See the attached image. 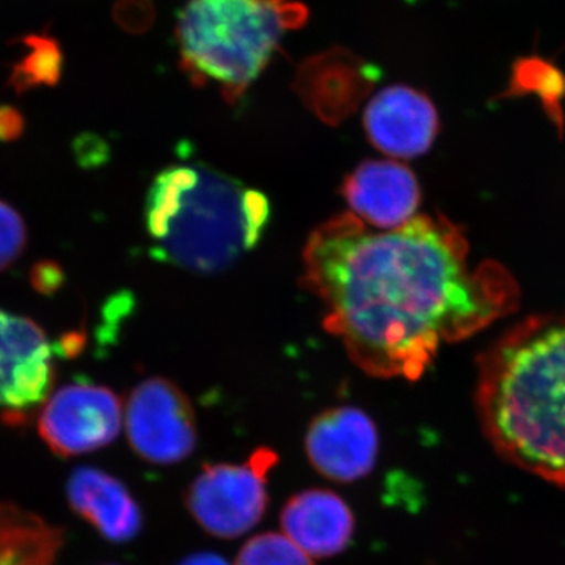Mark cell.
Masks as SVG:
<instances>
[{
  "instance_id": "cell-1",
  "label": "cell",
  "mask_w": 565,
  "mask_h": 565,
  "mask_svg": "<svg viewBox=\"0 0 565 565\" xmlns=\"http://www.w3.org/2000/svg\"><path fill=\"white\" fill-rule=\"evenodd\" d=\"M468 258L467 237L444 215L375 233L345 212L311 233L302 282L360 370L416 381L441 345L481 332L519 303L501 264L471 267Z\"/></svg>"
},
{
  "instance_id": "cell-2",
  "label": "cell",
  "mask_w": 565,
  "mask_h": 565,
  "mask_svg": "<svg viewBox=\"0 0 565 565\" xmlns=\"http://www.w3.org/2000/svg\"><path fill=\"white\" fill-rule=\"evenodd\" d=\"M479 419L508 462L565 487V315L516 323L479 356Z\"/></svg>"
},
{
  "instance_id": "cell-3",
  "label": "cell",
  "mask_w": 565,
  "mask_h": 565,
  "mask_svg": "<svg viewBox=\"0 0 565 565\" xmlns=\"http://www.w3.org/2000/svg\"><path fill=\"white\" fill-rule=\"evenodd\" d=\"M269 221L262 191L204 163L167 167L145 204L152 255L200 275L230 269L255 248Z\"/></svg>"
},
{
  "instance_id": "cell-4",
  "label": "cell",
  "mask_w": 565,
  "mask_h": 565,
  "mask_svg": "<svg viewBox=\"0 0 565 565\" xmlns=\"http://www.w3.org/2000/svg\"><path fill=\"white\" fill-rule=\"evenodd\" d=\"M282 0H188L177 22L181 68L236 102L280 46L291 25Z\"/></svg>"
},
{
  "instance_id": "cell-5",
  "label": "cell",
  "mask_w": 565,
  "mask_h": 565,
  "mask_svg": "<svg viewBox=\"0 0 565 565\" xmlns=\"http://www.w3.org/2000/svg\"><path fill=\"white\" fill-rule=\"evenodd\" d=\"M277 460L273 449L262 448L243 465H206L185 492L188 511L214 537H241L266 514V478Z\"/></svg>"
},
{
  "instance_id": "cell-6",
  "label": "cell",
  "mask_w": 565,
  "mask_h": 565,
  "mask_svg": "<svg viewBox=\"0 0 565 565\" xmlns=\"http://www.w3.org/2000/svg\"><path fill=\"white\" fill-rule=\"evenodd\" d=\"M126 437L140 459L152 465L182 462L196 446V416L191 399L169 379L152 377L129 394Z\"/></svg>"
},
{
  "instance_id": "cell-7",
  "label": "cell",
  "mask_w": 565,
  "mask_h": 565,
  "mask_svg": "<svg viewBox=\"0 0 565 565\" xmlns=\"http://www.w3.org/2000/svg\"><path fill=\"white\" fill-rule=\"evenodd\" d=\"M52 355L35 322L0 310V423L21 427L39 415L54 385Z\"/></svg>"
},
{
  "instance_id": "cell-8",
  "label": "cell",
  "mask_w": 565,
  "mask_h": 565,
  "mask_svg": "<svg viewBox=\"0 0 565 565\" xmlns=\"http://www.w3.org/2000/svg\"><path fill=\"white\" fill-rule=\"evenodd\" d=\"M120 397L106 386L65 385L39 412V434L52 455L77 457L106 448L120 434Z\"/></svg>"
},
{
  "instance_id": "cell-9",
  "label": "cell",
  "mask_w": 565,
  "mask_h": 565,
  "mask_svg": "<svg viewBox=\"0 0 565 565\" xmlns=\"http://www.w3.org/2000/svg\"><path fill=\"white\" fill-rule=\"evenodd\" d=\"M305 451L315 470L326 478L359 481L373 471L377 460V427L360 408H330L308 426Z\"/></svg>"
},
{
  "instance_id": "cell-10",
  "label": "cell",
  "mask_w": 565,
  "mask_h": 565,
  "mask_svg": "<svg viewBox=\"0 0 565 565\" xmlns=\"http://www.w3.org/2000/svg\"><path fill=\"white\" fill-rule=\"evenodd\" d=\"M363 122L371 143L399 159L426 154L440 131L434 103L423 92L405 85L379 92L367 104Z\"/></svg>"
},
{
  "instance_id": "cell-11",
  "label": "cell",
  "mask_w": 565,
  "mask_h": 565,
  "mask_svg": "<svg viewBox=\"0 0 565 565\" xmlns=\"http://www.w3.org/2000/svg\"><path fill=\"white\" fill-rule=\"evenodd\" d=\"M341 193L360 221L388 232L415 218L422 203L415 173L394 161L360 163L345 178Z\"/></svg>"
},
{
  "instance_id": "cell-12",
  "label": "cell",
  "mask_w": 565,
  "mask_h": 565,
  "mask_svg": "<svg viewBox=\"0 0 565 565\" xmlns=\"http://www.w3.org/2000/svg\"><path fill=\"white\" fill-rule=\"evenodd\" d=\"M74 514L114 544L131 542L141 530V512L120 479L95 467L71 471L65 486Z\"/></svg>"
},
{
  "instance_id": "cell-13",
  "label": "cell",
  "mask_w": 565,
  "mask_h": 565,
  "mask_svg": "<svg viewBox=\"0 0 565 565\" xmlns=\"http://www.w3.org/2000/svg\"><path fill=\"white\" fill-rule=\"evenodd\" d=\"M282 534L310 557H332L351 544L355 520L340 494L311 489L294 494L280 515Z\"/></svg>"
},
{
  "instance_id": "cell-14",
  "label": "cell",
  "mask_w": 565,
  "mask_h": 565,
  "mask_svg": "<svg viewBox=\"0 0 565 565\" xmlns=\"http://www.w3.org/2000/svg\"><path fill=\"white\" fill-rule=\"evenodd\" d=\"M63 530L20 505L0 503V565H55Z\"/></svg>"
},
{
  "instance_id": "cell-15",
  "label": "cell",
  "mask_w": 565,
  "mask_h": 565,
  "mask_svg": "<svg viewBox=\"0 0 565 565\" xmlns=\"http://www.w3.org/2000/svg\"><path fill=\"white\" fill-rule=\"evenodd\" d=\"M25 52L11 71L10 84L18 93L40 85L57 84L62 76L63 54L57 41L47 35L22 39Z\"/></svg>"
},
{
  "instance_id": "cell-16",
  "label": "cell",
  "mask_w": 565,
  "mask_h": 565,
  "mask_svg": "<svg viewBox=\"0 0 565 565\" xmlns=\"http://www.w3.org/2000/svg\"><path fill=\"white\" fill-rule=\"evenodd\" d=\"M511 88L535 93L544 99L546 109L561 114L559 102L565 95V77L552 63L535 57L516 62Z\"/></svg>"
},
{
  "instance_id": "cell-17",
  "label": "cell",
  "mask_w": 565,
  "mask_h": 565,
  "mask_svg": "<svg viewBox=\"0 0 565 565\" xmlns=\"http://www.w3.org/2000/svg\"><path fill=\"white\" fill-rule=\"evenodd\" d=\"M234 565H315L285 534L255 535L241 548Z\"/></svg>"
},
{
  "instance_id": "cell-18",
  "label": "cell",
  "mask_w": 565,
  "mask_h": 565,
  "mask_svg": "<svg viewBox=\"0 0 565 565\" xmlns=\"http://www.w3.org/2000/svg\"><path fill=\"white\" fill-rule=\"evenodd\" d=\"M25 226L21 215L0 202V270L9 267L24 250Z\"/></svg>"
},
{
  "instance_id": "cell-19",
  "label": "cell",
  "mask_w": 565,
  "mask_h": 565,
  "mask_svg": "<svg viewBox=\"0 0 565 565\" xmlns=\"http://www.w3.org/2000/svg\"><path fill=\"white\" fill-rule=\"evenodd\" d=\"M32 282L36 291L44 294L57 291L63 282L62 269L54 263H40L33 269Z\"/></svg>"
},
{
  "instance_id": "cell-20",
  "label": "cell",
  "mask_w": 565,
  "mask_h": 565,
  "mask_svg": "<svg viewBox=\"0 0 565 565\" xmlns=\"http://www.w3.org/2000/svg\"><path fill=\"white\" fill-rule=\"evenodd\" d=\"M24 131V118L13 107H0V140H14Z\"/></svg>"
},
{
  "instance_id": "cell-21",
  "label": "cell",
  "mask_w": 565,
  "mask_h": 565,
  "mask_svg": "<svg viewBox=\"0 0 565 565\" xmlns=\"http://www.w3.org/2000/svg\"><path fill=\"white\" fill-rule=\"evenodd\" d=\"M178 565H230L222 556L214 553H196V555L188 556Z\"/></svg>"
}]
</instances>
